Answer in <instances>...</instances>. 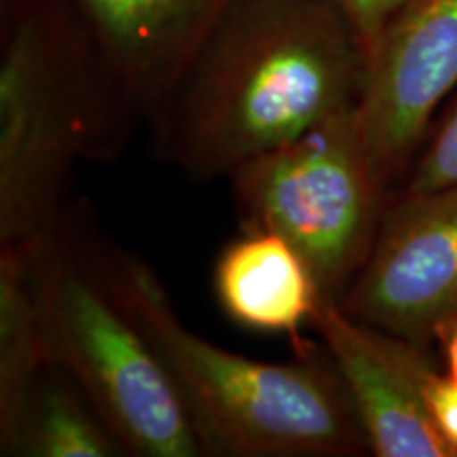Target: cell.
Returning a JSON list of instances; mask_svg holds the SVG:
<instances>
[{
	"label": "cell",
	"instance_id": "1",
	"mask_svg": "<svg viewBox=\"0 0 457 457\" xmlns=\"http://www.w3.org/2000/svg\"><path fill=\"white\" fill-rule=\"evenodd\" d=\"M367 60L337 0H233L153 117L163 162L228 179L360 104Z\"/></svg>",
	"mask_w": 457,
	"mask_h": 457
},
{
	"label": "cell",
	"instance_id": "2",
	"mask_svg": "<svg viewBox=\"0 0 457 457\" xmlns=\"http://www.w3.org/2000/svg\"><path fill=\"white\" fill-rule=\"evenodd\" d=\"M104 279L179 390L205 455L353 457L369 451L347 387L327 350L290 362L233 353L182 322L140 256L98 242Z\"/></svg>",
	"mask_w": 457,
	"mask_h": 457
},
{
	"label": "cell",
	"instance_id": "3",
	"mask_svg": "<svg viewBox=\"0 0 457 457\" xmlns=\"http://www.w3.org/2000/svg\"><path fill=\"white\" fill-rule=\"evenodd\" d=\"M72 11V9H71ZM79 17H13L0 57V245L32 250L66 216L72 170L125 140L123 98ZM106 68V66H104Z\"/></svg>",
	"mask_w": 457,
	"mask_h": 457
},
{
	"label": "cell",
	"instance_id": "4",
	"mask_svg": "<svg viewBox=\"0 0 457 457\" xmlns=\"http://www.w3.org/2000/svg\"><path fill=\"white\" fill-rule=\"evenodd\" d=\"M30 256L51 360L125 453L205 455L157 352L108 288L94 233H83L66 212Z\"/></svg>",
	"mask_w": 457,
	"mask_h": 457
},
{
	"label": "cell",
	"instance_id": "5",
	"mask_svg": "<svg viewBox=\"0 0 457 457\" xmlns=\"http://www.w3.org/2000/svg\"><path fill=\"white\" fill-rule=\"evenodd\" d=\"M228 182L245 225L288 239L324 299L341 303L369 259L390 188L358 106L248 159Z\"/></svg>",
	"mask_w": 457,
	"mask_h": 457
},
{
	"label": "cell",
	"instance_id": "6",
	"mask_svg": "<svg viewBox=\"0 0 457 457\" xmlns=\"http://www.w3.org/2000/svg\"><path fill=\"white\" fill-rule=\"evenodd\" d=\"M339 305L428 350L457 318V185L387 205L364 267Z\"/></svg>",
	"mask_w": 457,
	"mask_h": 457
},
{
	"label": "cell",
	"instance_id": "7",
	"mask_svg": "<svg viewBox=\"0 0 457 457\" xmlns=\"http://www.w3.org/2000/svg\"><path fill=\"white\" fill-rule=\"evenodd\" d=\"M455 89L457 0H409L367 60L358 104L387 185L407 179L434 112Z\"/></svg>",
	"mask_w": 457,
	"mask_h": 457
},
{
	"label": "cell",
	"instance_id": "8",
	"mask_svg": "<svg viewBox=\"0 0 457 457\" xmlns=\"http://www.w3.org/2000/svg\"><path fill=\"white\" fill-rule=\"evenodd\" d=\"M312 327L339 370L377 457H453L434 426L424 384L426 350L352 318L322 299Z\"/></svg>",
	"mask_w": 457,
	"mask_h": 457
},
{
	"label": "cell",
	"instance_id": "9",
	"mask_svg": "<svg viewBox=\"0 0 457 457\" xmlns=\"http://www.w3.org/2000/svg\"><path fill=\"white\" fill-rule=\"evenodd\" d=\"M134 111L155 117L233 0H66Z\"/></svg>",
	"mask_w": 457,
	"mask_h": 457
},
{
	"label": "cell",
	"instance_id": "10",
	"mask_svg": "<svg viewBox=\"0 0 457 457\" xmlns=\"http://www.w3.org/2000/svg\"><path fill=\"white\" fill-rule=\"evenodd\" d=\"M214 295L227 318L267 335H286L310 350L301 330L312 324L324 295L312 267L288 239L248 227L228 242L214 265Z\"/></svg>",
	"mask_w": 457,
	"mask_h": 457
},
{
	"label": "cell",
	"instance_id": "11",
	"mask_svg": "<svg viewBox=\"0 0 457 457\" xmlns=\"http://www.w3.org/2000/svg\"><path fill=\"white\" fill-rule=\"evenodd\" d=\"M49 362L30 250L0 245V455H9L26 400Z\"/></svg>",
	"mask_w": 457,
	"mask_h": 457
},
{
	"label": "cell",
	"instance_id": "12",
	"mask_svg": "<svg viewBox=\"0 0 457 457\" xmlns=\"http://www.w3.org/2000/svg\"><path fill=\"white\" fill-rule=\"evenodd\" d=\"M123 453L85 394L51 360L26 400L9 455L117 457Z\"/></svg>",
	"mask_w": 457,
	"mask_h": 457
},
{
	"label": "cell",
	"instance_id": "13",
	"mask_svg": "<svg viewBox=\"0 0 457 457\" xmlns=\"http://www.w3.org/2000/svg\"><path fill=\"white\" fill-rule=\"evenodd\" d=\"M457 185V89L455 98L428 134V142L417 153L407 176L404 191H436Z\"/></svg>",
	"mask_w": 457,
	"mask_h": 457
},
{
	"label": "cell",
	"instance_id": "14",
	"mask_svg": "<svg viewBox=\"0 0 457 457\" xmlns=\"http://www.w3.org/2000/svg\"><path fill=\"white\" fill-rule=\"evenodd\" d=\"M337 3L356 32L364 60H369L387 24L409 0H337Z\"/></svg>",
	"mask_w": 457,
	"mask_h": 457
},
{
	"label": "cell",
	"instance_id": "15",
	"mask_svg": "<svg viewBox=\"0 0 457 457\" xmlns=\"http://www.w3.org/2000/svg\"><path fill=\"white\" fill-rule=\"evenodd\" d=\"M426 404L438 434L453 457H457V381L447 373L430 369L424 384Z\"/></svg>",
	"mask_w": 457,
	"mask_h": 457
},
{
	"label": "cell",
	"instance_id": "16",
	"mask_svg": "<svg viewBox=\"0 0 457 457\" xmlns=\"http://www.w3.org/2000/svg\"><path fill=\"white\" fill-rule=\"evenodd\" d=\"M436 343L441 345L445 364H447V375L457 381V318L438 330Z\"/></svg>",
	"mask_w": 457,
	"mask_h": 457
}]
</instances>
